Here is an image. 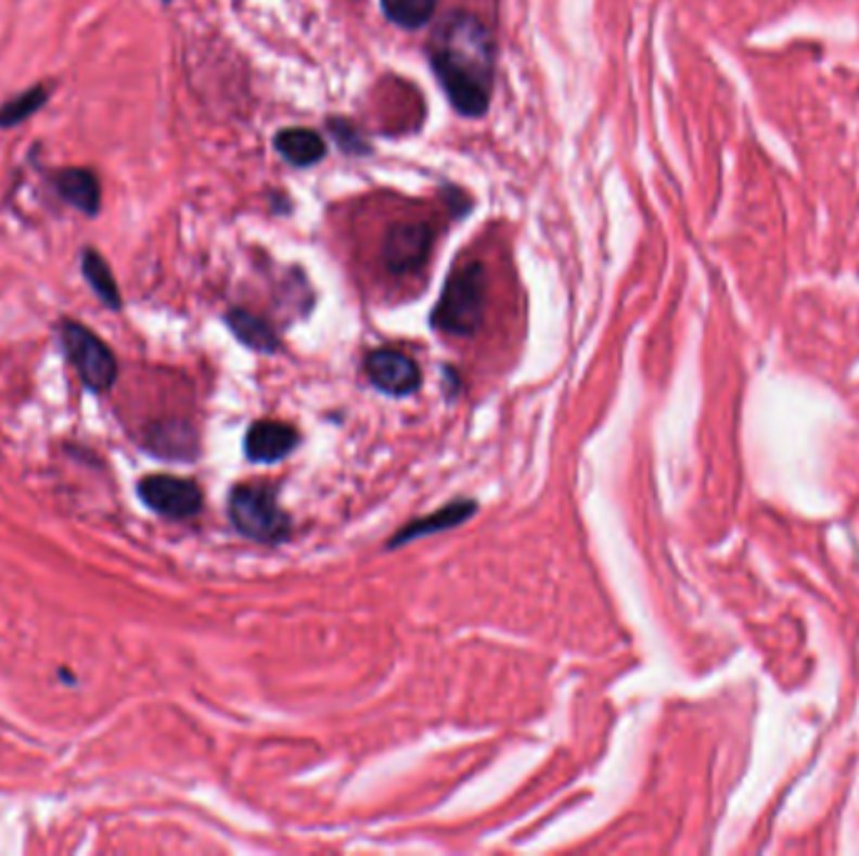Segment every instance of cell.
Wrapping results in <instances>:
<instances>
[{"label": "cell", "mask_w": 859, "mask_h": 856, "mask_svg": "<svg viewBox=\"0 0 859 856\" xmlns=\"http://www.w3.org/2000/svg\"><path fill=\"white\" fill-rule=\"evenodd\" d=\"M430 61L460 116L477 118L490 106L496 78V46L490 30L471 13H452L435 30Z\"/></svg>", "instance_id": "cell-1"}, {"label": "cell", "mask_w": 859, "mask_h": 856, "mask_svg": "<svg viewBox=\"0 0 859 856\" xmlns=\"http://www.w3.org/2000/svg\"><path fill=\"white\" fill-rule=\"evenodd\" d=\"M485 315V269L465 264L452 271L433 309V327L450 337H473Z\"/></svg>", "instance_id": "cell-2"}, {"label": "cell", "mask_w": 859, "mask_h": 856, "mask_svg": "<svg viewBox=\"0 0 859 856\" xmlns=\"http://www.w3.org/2000/svg\"><path fill=\"white\" fill-rule=\"evenodd\" d=\"M229 518L244 538L274 546L290 538L292 523L267 487L239 485L229 498Z\"/></svg>", "instance_id": "cell-3"}, {"label": "cell", "mask_w": 859, "mask_h": 856, "mask_svg": "<svg viewBox=\"0 0 859 856\" xmlns=\"http://www.w3.org/2000/svg\"><path fill=\"white\" fill-rule=\"evenodd\" d=\"M61 344L66 349L70 365L76 367L78 378L93 392H108L118 378V365L114 352L99 334L74 319H63L59 327Z\"/></svg>", "instance_id": "cell-4"}, {"label": "cell", "mask_w": 859, "mask_h": 856, "mask_svg": "<svg viewBox=\"0 0 859 856\" xmlns=\"http://www.w3.org/2000/svg\"><path fill=\"white\" fill-rule=\"evenodd\" d=\"M139 498L154 513L171 520L194 518L204 506L202 490H198L194 480L174 475L143 477L139 483Z\"/></svg>", "instance_id": "cell-5"}, {"label": "cell", "mask_w": 859, "mask_h": 856, "mask_svg": "<svg viewBox=\"0 0 859 856\" xmlns=\"http://www.w3.org/2000/svg\"><path fill=\"white\" fill-rule=\"evenodd\" d=\"M433 250V229L425 221H400L389 227L382 244V264L393 274H412L430 257Z\"/></svg>", "instance_id": "cell-6"}, {"label": "cell", "mask_w": 859, "mask_h": 856, "mask_svg": "<svg viewBox=\"0 0 859 856\" xmlns=\"http://www.w3.org/2000/svg\"><path fill=\"white\" fill-rule=\"evenodd\" d=\"M364 370L372 385L393 397L415 395L423 385V374L412 357L397 349H375L364 359Z\"/></svg>", "instance_id": "cell-7"}, {"label": "cell", "mask_w": 859, "mask_h": 856, "mask_svg": "<svg viewBox=\"0 0 859 856\" xmlns=\"http://www.w3.org/2000/svg\"><path fill=\"white\" fill-rule=\"evenodd\" d=\"M297 445L299 432L280 420H257L244 437V452L252 462H277Z\"/></svg>", "instance_id": "cell-8"}, {"label": "cell", "mask_w": 859, "mask_h": 856, "mask_svg": "<svg viewBox=\"0 0 859 856\" xmlns=\"http://www.w3.org/2000/svg\"><path fill=\"white\" fill-rule=\"evenodd\" d=\"M475 510H477V506L473 500L452 502V506L437 510V513H433V515H425V518L415 520V523L405 525L402 531L387 542V548H397V546H402V542L423 538V535H433L440 531H450V527H458L460 523H465L467 518H473Z\"/></svg>", "instance_id": "cell-9"}, {"label": "cell", "mask_w": 859, "mask_h": 856, "mask_svg": "<svg viewBox=\"0 0 859 856\" xmlns=\"http://www.w3.org/2000/svg\"><path fill=\"white\" fill-rule=\"evenodd\" d=\"M55 189L78 212L95 216L101 209V183L89 169H66L55 176Z\"/></svg>", "instance_id": "cell-10"}, {"label": "cell", "mask_w": 859, "mask_h": 856, "mask_svg": "<svg viewBox=\"0 0 859 856\" xmlns=\"http://www.w3.org/2000/svg\"><path fill=\"white\" fill-rule=\"evenodd\" d=\"M274 149L286 164L312 166L328 154L322 136L309 129H284L274 136Z\"/></svg>", "instance_id": "cell-11"}, {"label": "cell", "mask_w": 859, "mask_h": 856, "mask_svg": "<svg viewBox=\"0 0 859 856\" xmlns=\"http://www.w3.org/2000/svg\"><path fill=\"white\" fill-rule=\"evenodd\" d=\"M227 322L232 327V332L236 334L239 342H244L246 347L257 349V352H277L280 347V337H277V332L272 330V324L265 322V319L252 315V311L246 309H232L227 315Z\"/></svg>", "instance_id": "cell-12"}, {"label": "cell", "mask_w": 859, "mask_h": 856, "mask_svg": "<svg viewBox=\"0 0 859 856\" xmlns=\"http://www.w3.org/2000/svg\"><path fill=\"white\" fill-rule=\"evenodd\" d=\"M81 267H84L86 282L91 284L95 297H99L111 309H121V292H118V284H116L114 274H111L106 259H103L99 252L86 250L81 257Z\"/></svg>", "instance_id": "cell-13"}, {"label": "cell", "mask_w": 859, "mask_h": 856, "mask_svg": "<svg viewBox=\"0 0 859 856\" xmlns=\"http://www.w3.org/2000/svg\"><path fill=\"white\" fill-rule=\"evenodd\" d=\"M382 13L400 28H423L435 13V0H382Z\"/></svg>", "instance_id": "cell-14"}, {"label": "cell", "mask_w": 859, "mask_h": 856, "mask_svg": "<svg viewBox=\"0 0 859 856\" xmlns=\"http://www.w3.org/2000/svg\"><path fill=\"white\" fill-rule=\"evenodd\" d=\"M48 95H51V88L46 86H34L28 88L26 93L15 95V99H11L3 108H0V126H3V129H11V126L26 122V118L34 116L38 108H43Z\"/></svg>", "instance_id": "cell-15"}]
</instances>
